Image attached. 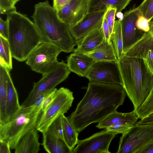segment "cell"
<instances>
[{"mask_svg":"<svg viewBox=\"0 0 153 153\" xmlns=\"http://www.w3.org/2000/svg\"><path fill=\"white\" fill-rule=\"evenodd\" d=\"M61 50L52 44L42 43L30 54L26 64L31 69L44 75L51 71L58 61L57 57Z\"/></svg>","mask_w":153,"mask_h":153,"instance_id":"52a82bcc","label":"cell"},{"mask_svg":"<svg viewBox=\"0 0 153 153\" xmlns=\"http://www.w3.org/2000/svg\"><path fill=\"white\" fill-rule=\"evenodd\" d=\"M139 119L135 109L128 113L119 112L117 111L111 113L98 123L96 127L105 129L116 125L128 124L133 126L137 123Z\"/></svg>","mask_w":153,"mask_h":153,"instance_id":"9a60e30c","label":"cell"},{"mask_svg":"<svg viewBox=\"0 0 153 153\" xmlns=\"http://www.w3.org/2000/svg\"><path fill=\"white\" fill-rule=\"evenodd\" d=\"M10 149L7 143L0 140V153H10Z\"/></svg>","mask_w":153,"mask_h":153,"instance_id":"ab89813d","label":"cell"},{"mask_svg":"<svg viewBox=\"0 0 153 153\" xmlns=\"http://www.w3.org/2000/svg\"><path fill=\"white\" fill-rule=\"evenodd\" d=\"M67 64L71 72L85 77L96 61L82 53L74 51L68 57Z\"/></svg>","mask_w":153,"mask_h":153,"instance_id":"5bb4252c","label":"cell"},{"mask_svg":"<svg viewBox=\"0 0 153 153\" xmlns=\"http://www.w3.org/2000/svg\"><path fill=\"white\" fill-rule=\"evenodd\" d=\"M117 11L116 8L109 7L106 9L104 16L108 26L110 37L114 26Z\"/></svg>","mask_w":153,"mask_h":153,"instance_id":"4dcf8cb0","label":"cell"},{"mask_svg":"<svg viewBox=\"0 0 153 153\" xmlns=\"http://www.w3.org/2000/svg\"><path fill=\"white\" fill-rule=\"evenodd\" d=\"M21 108L17 91L14 85L9 72L8 77L6 117L5 120L3 122L6 121L12 118L19 111Z\"/></svg>","mask_w":153,"mask_h":153,"instance_id":"d6986e66","label":"cell"},{"mask_svg":"<svg viewBox=\"0 0 153 153\" xmlns=\"http://www.w3.org/2000/svg\"><path fill=\"white\" fill-rule=\"evenodd\" d=\"M141 15L137 8L130 9L123 14L121 20V27L124 53L139 40L145 32L138 29L136 23Z\"/></svg>","mask_w":153,"mask_h":153,"instance_id":"8fae6325","label":"cell"},{"mask_svg":"<svg viewBox=\"0 0 153 153\" xmlns=\"http://www.w3.org/2000/svg\"><path fill=\"white\" fill-rule=\"evenodd\" d=\"M106 11L87 13L80 21L68 28L71 35L76 41L101 28Z\"/></svg>","mask_w":153,"mask_h":153,"instance_id":"4fadbf2b","label":"cell"},{"mask_svg":"<svg viewBox=\"0 0 153 153\" xmlns=\"http://www.w3.org/2000/svg\"><path fill=\"white\" fill-rule=\"evenodd\" d=\"M45 151L49 153H72L64 141L56 139L43 137L42 144Z\"/></svg>","mask_w":153,"mask_h":153,"instance_id":"cb8c5ba5","label":"cell"},{"mask_svg":"<svg viewBox=\"0 0 153 153\" xmlns=\"http://www.w3.org/2000/svg\"><path fill=\"white\" fill-rule=\"evenodd\" d=\"M118 134L102 130L82 140H79L72 153H110L111 142Z\"/></svg>","mask_w":153,"mask_h":153,"instance_id":"9c48e42d","label":"cell"},{"mask_svg":"<svg viewBox=\"0 0 153 153\" xmlns=\"http://www.w3.org/2000/svg\"><path fill=\"white\" fill-rule=\"evenodd\" d=\"M64 140L72 151L77 145L79 133L72 124L68 117L64 114L61 115Z\"/></svg>","mask_w":153,"mask_h":153,"instance_id":"7402d4cb","label":"cell"},{"mask_svg":"<svg viewBox=\"0 0 153 153\" xmlns=\"http://www.w3.org/2000/svg\"><path fill=\"white\" fill-rule=\"evenodd\" d=\"M131 0H89L87 13L105 10L109 7L115 8L118 13L123 10Z\"/></svg>","mask_w":153,"mask_h":153,"instance_id":"ffe728a7","label":"cell"},{"mask_svg":"<svg viewBox=\"0 0 153 153\" xmlns=\"http://www.w3.org/2000/svg\"><path fill=\"white\" fill-rule=\"evenodd\" d=\"M149 23V21L141 14L138 17L136 25L138 29L147 32L149 31L150 29Z\"/></svg>","mask_w":153,"mask_h":153,"instance_id":"e575fe53","label":"cell"},{"mask_svg":"<svg viewBox=\"0 0 153 153\" xmlns=\"http://www.w3.org/2000/svg\"><path fill=\"white\" fill-rule=\"evenodd\" d=\"M8 35V25L7 19L4 20L0 18V36L7 40Z\"/></svg>","mask_w":153,"mask_h":153,"instance_id":"8d00e7d4","label":"cell"},{"mask_svg":"<svg viewBox=\"0 0 153 153\" xmlns=\"http://www.w3.org/2000/svg\"><path fill=\"white\" fill-rule=\"evenodd\" d=\"M105 39L102 27L95 30L83 37L76 41L77 48L74 51L84 53L90 52L100 44Z\"/></svg>","mask_w":153,"mask_h":153,"instance_id":"e0dca14e","label":"cell"},{"mask_svg":"<svg viewBox=\"0 0 153 153\" xmlns=\"http://www.w3.org/2000/svg\"><path fill=\"white\" fill-rule=\"evenodd\" d=\"M105 40L110 42L111 41L109 28L106 19L104 17L102 27Z\"/></svg>","mask_w":153,"mask_h":153,"instance_id":"74e56055","label":"cell"},{"mask_svg":"<svg viewBox=\"0 0 153 153\" xmlns=\"http://www.w3.org/2000/svg\"><path fill=\"white\" fill-rule=\"evenodd\" d=\"M38 131L35 128L23 135L15 148V153H37L40 150Z\"/></svg>","mask_w":153,"mask_h":153,"instance_id":"2e32d148","label":"cell"},{"mask_svg":"<svg viewBox=\"0 0 153 153\" xmlns=\"http://www.w3.org/2000/svg\"><path fill=\"white\" fill-rule=\"evenodd\" d=\"M124 54L132 57L143 59L151 72L153 74V50L132 46Z\"/></svg>","mask_w":153,"mask_h":153,"instance_id":"603a6c76","label":"cell"},{"mask_svg":"<svg viewBox=\"0 0 153 153\" xmlns=\"http://www.w3.org/2000/svg\"><path fill=\"white\" fill-rule=\"evenodd\" d=\"M74 99L73 92L69 89L62 87L57 89L53 102L43 114L36 129L42 133L44 132L54 120L67 112Z\"/></svg>","mask_w":153,"mask_h":153,"instance_id":"ba28073f","label":"cell"},{"mask_svg":"<svg viewBox=\"0 0 153 153\" xmlns=\"http://www.w3.org/2000/svg\"><path fill=\"white\" fill-rule=\"evenodd\" d=\"M10 70L5 65L0 64V123L6 117L8 74Z\"/></svg>","mask_w":153,"mask_h":153,"instance_id":"44dd1931","label":"cell"},{"mask_svg":"<svg viewBox=\"0 0 153 153\" xmlns=\"http://www.w3.org/2000/svg\"><path fill=\"white\" fill-rule=\"evenodd\" d=\"M57 89L55 88L47 96L42 105L39 114V119L41 121L43 114L53 102L56 94Z\"/></svg>","mask_w":153,"mask_h":153,"instance_id":"1f68e13d","label":"cell"},{"mask_svg":"<svg viewBox=\"0 0 153 153\" xmlns=\"http://www.w3.org/2000/svg\"><path fill=\"white\" fill-rule=\"evenodd\" d=\"M12 57L8 40L0 36V64L11 70L13 68Z\"/></svg>","mask_w":153,"mask_h":153,"instance_id":"484cf974","label":"cell"},{"mask_svg":"<svg viewBox=\"0 0 153 153\" xmlns=\"http://www.w3.org/2000/svg\"><path fill=\"white\" fill-rule=\"evenodd\" d=\"M84 54L91 58L96 62L117 61L118 60L112 41L109 42L105 39L93 51Z\"/></svg>","mask_w":153,"mask_h":153,"instance_id":"ac0fdd59","label":"cell"},{"mask_svg":"<svg viewBox=\"0 0 153 153\" xmlns=\"http://www.w3.org/2000/svg\"><path fill=\"white\" fill-rule=\"evenodd\" d=\"M53 89H48L44 91L37 97L32 105L41 108L42 103L45 99Z\"/></svg>","mask_w":153,"mask_h":153,"instance_id":"d590c367","label":"cell"},{"mask_svg":"<svg viewBox=\"0 0 153 153\" xmlns=\"http://www.w3.org/2000/svg\"><path fill=\"white\" fill-rule=\"evenodd\" d=\"M42 134L43 137L61 139L64 140L61 115L54 120Z\"/></svg>","mask_w":153,"mask_h":153,"instance_id":"4316f807","label":"cell"},{"mask_svg":"<svg viewBox=\"0 0 153 153\" xmlns=\"http://www.w3.org/2000/svg\"><path fill=\"white\" fill-rule=\"evenodd\" d=\"M6 15L8 25L7 40L12 56L19 62L25 61L42 43L40 34L34 22L16 10Z\"/></svg>","mask_w":153,"mask_h":153,"instance_id":"277c9868","label":"cell"},{"mask_svg":"<svg viewBox=\"0 0 153 153\" xmlns=\"http://www.w3.org/2000/svg\"><path fill=\"white\" fill-rule=\"evenodd\" d=\"M85 77L90 82L122 85L117 61L96 62Z\"/></svg>","mask_w":153,"mask_h":153,"instance_id":"30bf717a","label":"cell"},{"mask_svg":"<svg viewBox=\"0 0 153 153\" xmlns=\"http://www.w3.org/2000/svg\"><path fill=\"white\" fill-rule=\"evenodd\" d=\"M139 124H153V112L144 118L140 119L137 123Z\"/></svg>","mask_w":153,"mask_h":153,"instance_id":"60d3db41","label":"cell"},{"mask_svg":"<svg viewBox=\"0 0 153 153\" xmlns=\"http://www.w3.org/2000/svg\"><path fill=\"white\" fill-rule=\"evenodd\" d=\"M137 8L149 21L153 17V0H144Z\"/></svg>","mask_w":153,"mask_h":153,"instance_id":"f1b7e54d","label":"cell"},{"mask_svg":"<svg viewBox=\"0 0 153 153\" xmlns=\"http://www.w3.org/2000/svg\"><path fill=\"white\" fill-rule=\"evenodd\" d=\"M14 4L17 3L20 0H10Z\"/></svg>","mask_w":153,"mask_h":153,"instance_id":"ee69618b","label":"cell"},{"mask_svg":"<svg viewBox=\"0 0 153 153\" xmlns=\"http://www.w3.org/2000/svg\"><path fill=\"white\" fill-rule=\"evenodd\" d=\"M16 10L14 5L10 0H0V13L5 14L8 12Z\"/></svg>","mask_w":153,"mask_h":153,"instance_id":"836d02e7","label":"cell"},{"mask_svg":"<svg viewBox=\"0 0 153 153\" xmlns=\"http://www.w3.org/2000/svg\"><path fill=\"white\" fill-rule=\"evenodd\" d=\"M141 153H153V142L147 146Z\"/></svg>","mask_w":153,"mask_h":153,"instance_id":"b9f144b4","label":"cell"},{"mask_svg":"<svg viewBox=\"0 0 153 153\" xmlns=\"http://www.w3.org/2000/svg\"><path fill=\"white\" fill-rule=\"evenodd\" d=\"M89 0H71L57 11L59 19L69 27L80 21L88 13Z\"/></svg>","mask_w":153,"mask_h":153,"instance_id":"7c38bea8","label":"cell"},{"mask_svg":"<svg viewBox=\"0 0 153 153\" xmlns=\"http://www.w3.org/2000/svg\"><path fill=\"white\" fill-rule=\"evenodd\" d=\"M153 142V124H136L120 137L117 153H141Z\"/></svg>","mask_w":153,"mask_h":153,"instance_id":"8992f818","label":"cell"},{"mask_svg":"<svg viewBox=\"0 0 153 153\" xmlns=\"http://www.w3.org/2000/svg\"><path fill=\"white\" fill-rule=\"evenodd\" d=\"M137 112L143 117L153 112V87L145 101L137 110Z\"/></svg>","mask_w":153,"mask_h":153,"instance_id":"83f0119b","label":"cell"},{"mask_svg":"<svg viewBox=\"0 0 153 153\" xmlns=\"http://www.w3.org/2000/svg\"><path fill=\"white\" fill-rule=\"evenodd\" d=\"M149 24L150 28L149 31L153 34V17L150 21Z\"/></svg>","mask_w":153,"mask_h":153,"instance_id":"7bdbcfd3","label":"cell"},{"mask_svg":"<svg viewBox=\"0 0 153 153\" xmlns=\"http://www.w3.org/2000/svg\"><path fill=\"white\" fill-rule=\"evenodd\" d=\"M126 95L120 84L89 82L84 96L68 117L79 133L117 111Z\"/></svg>","mask_w":153,"mask_h":153,"instance_id":"6da1fadb","label":"cell"},{"mask_svg":"<svg viewBox=\"0 0 153 153\" xmlns=\"http://www.w3.org/2000/svg\"><path fill=\"white\" fill-rule=\"evenodd\" d=\"M153 17H152V18H153Z\"/></svg>","mask_w":153,"mask_h":153,"instance_id":"f6af8a7d","label":"cell"},{"mask_svg":"<svg viewBox=\"0 0 153 153\" xmlns=\"http://www.w3.org/2000/svg\"><path fill=\"white\" fill-rule=\"evenodd\" d=\"M32 16L41 36L42 43L53 45L68 53L74 52L76 40L68 26L59 18L57 11L48 0L35 4Z\"/></svg>","mask_w":153,"mask_h":153,"instance_id":"3957f363","label":"cell"},{"mask_svg":"<svg viewBox=\"0 0 153 153\" xmlns=\"http://www.w3.org/2000/svg\"><path fill=\"white\" fill-rule=\"evenodd\" d=\"M122 85L136 111L153 87V74L142 59L124 55L117 61Z\"/></svg>","mask_w":153,"mask_h":153,"instance_id":"7a4b0ae2","label":"cell"},{"mask_svg":"<svg viewBox=\"0 0 153 153\" xmlns=\"http://www.w3.org/2000/svg\"><path fill=\"white\" fill-rule=\"evenodd\" d=\"M121 19L115 21L110 39L114 48L118 60L124 54L123 51V39L121 27Z\"/></svg>","mask_w":153,"mask_h":153,"instance_id":"d4e9b609","label":"cell"},{"mask_svg":"<svg viewBox=\"0 0 153 153\" xmlns=\"http://www.w3.org/2000/svg\"><path fill=\"white\" fill-rule=\"evenodd\" d=\"M133 126L128 124H117L105 128L107 131L114 132L122 134L127 132Z\"/></svg>","mask_w":153,"mask_h":153,"instance_id":"d6a6232c","label":"cell"},{"mask_svg":"<svg viewBox=\"0 0 153 153\" xmlns=\"http://www.w3.org/2000/svg\"><path fill=\"white\" fill-rule=\"evenodd\" d=\"M53 7L57 11L62 9L71 0H53Z\"/></svg>","mask_w":153,"mask_h":153,"instance_id":"f35d334b","label":"cell"},{"mask_svg":"<svg viewBox=\"0 0 153 153\" xmlns=\"http://www.w3.org/2000/svg\"><path fill=\"white\" fill-rule=\"evenodd\" d=\"M133 45L153 50V34L149 31L146 32L143 36Z\"/></svg>","mask_w":153,"mask_h":153,"instance_id":"f546056e","label":"cell"},{"mask_svg":"<svg viewBox=\"0 0 153 153\" xmlns=\"http://www.w3.org/2000/svg\"><path fill=\"white\" fill-rule=\"evenodd\" d=\"M41 108L33 105L21 107L12 118L0 123V140L7 142L11 149H14L22 137L36 128Z\"/></svg>","mask_w":153,"mask_h":153,"instance_id":"5b68a950","label":"cell"}]
</instances>
